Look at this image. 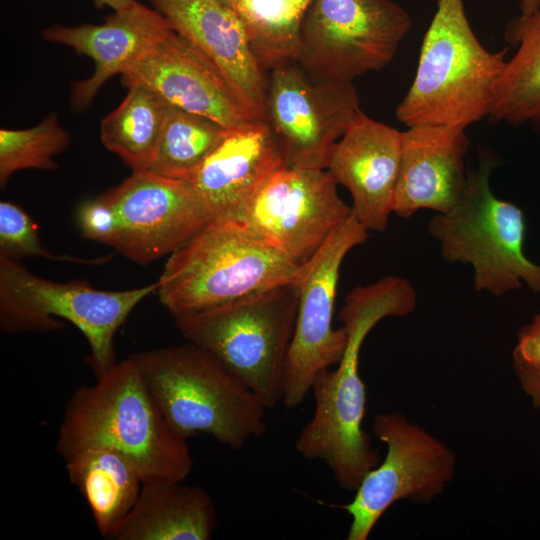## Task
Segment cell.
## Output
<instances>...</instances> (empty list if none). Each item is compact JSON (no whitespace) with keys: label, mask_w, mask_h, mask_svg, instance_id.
I'll use <instances>...</instances> for the list:
<instances>
[{"label":"cell","mask_w":540,"mask_h":540,"mask_svg":"<svg viewBox=\"0 0 540 540\" xmlns=\"http://www.w3.org/2000/svg\"><path fill=\"white\" fill-rule=\"evenodd\" d=\"M65 463L69 480L85 498L99 533L109 539L139 497L140 474L126 457L107 448L85 449Z\"/></svg>","instance_id":"7402d4cb"},{"label":"cell","mask_w":540,"mask_h":540,"mask_svg":"<svg viewBox=\"0 0 540 540\" xmlns=\"http://www.w3.org/2000/svg\"><path fill=\"white\" fill-rule=\"evenodd\" d=\"M359 110L352 83L315 78L296 60L271 70L266 117L287 167L327 169Z\"/></svg>","instance_id":"8fae6325"},{"label":"cell","mask_w":540,"mask_h":540,"mask_svg":"<svg viewBox=\"0 0 540 540\" xmlns=\"http://www.w3.org/2000/svg\"><path fill=\"white\" fill-rule=\"evenodd\" d=\"M216 526L214 502L202 487L182 482H147L109 539L209 540Z\"/></svg>","instance_id":"44dd1931"},{"label":"cell","mask_w":540,"mask_h":540,"mask_svg":"<svg viewBox=\"0 0 540 540\" xmlns=\"http://www.w3.org/2000/svg\"><path fill=\"white\" fill-rule=\"evenodd\" d=\"M468 145L461 126L416 125L402 132L393 213L409 218L420 209L451 210L467 187Z\"/></svg>","instance_id":"d6986e66"},{"label":"cell","mask_w":540,"mask_h":540,"mask_svg":"<svg viewBox=\"0 0 540 540\" xmlns=\"http://www.w3.org/2000/svg\"><path fill=\"white\" fill-rule=\"evenodd\" d=\"M494 167L491 157L480 159L468 174L461 200L448 212L436 213L428 231L445 261L473 268L477 292L499 297L525 284L540 294V265L524 252V213L493 194L489 178Z\"/></svg>","instance_id":"52a82bcc"},{"label":"cell","mask_w":540,"mask_h":540,"mask_svg":"<svg viewBox=\"0 0 540 540\" xmlns=\"http://www.w3.org/2000/svg\"><path fill=\"white\" fill-rule=\"evenodd\" d=\"M519 386L529 398L532 406L540 410V371L515 372Z\"/></svg>","instance_id":"4dcf8cb0"},{"label":"cell","mask_w":540,"mask_h":540,"mask_svg":"<svg viewBox=\"0 0 540 540\" xmlns=\"http://www.w3.org/2000/svg\"><path fill=\"white\" fill-rule=\"evenodd\" d=\"M416 304L412 283L390 275L354 287L340 310L346 346L337 367L322 370L312 384L314 413L299 432L295 449L306 460L325 462L345 491L354 492L381 461L369 434L362 428L367 402L366 386L359 372L363 342L382 319L407 316Z\"/></svg>","instance_id":"6da1fadb"},{"label":"cell","mask_w":540,"mask_h":540,"mask_svg":"<svg viewBox=\"0 0 540 540\" xmlns=\"http://www.w3.org/2000/svg\"><path fill=\"white\" fill-rule=\"evenodd\" d=\"M305 266L294 264L238 223L213 219L168 256L156 293L177 317L298 284Z\"/></svg>","instance_id":"5b68a950"},{"label":"cell","mask_w":540,"mask_h":540,"mask_svg":"<svg viewBox=\"0 0 540 540\" xmlns=\"http://www.w3.org/2000/svg\"><path fill=\"white\" fill-rule=\"evenodd\" d=\"M0 256L17 261L32 256L88 265L106 263L111 257L86 259L50 252L41 243L38 227L30 215L21 206L6 200L0 202Z\"/></svg>","instance_id":"83f0119b"},{"label":"cell","mask_w":540,"mask_h":540,"mask_svg":"<svg viewBox=\"0 0 540 540\" xmlns=\"http://www.w3.org/2000/svg\"><path fill=\"white\" fill-rule=\"evenodd\" d=\"M121 75L126 86L143 85L169 104L227 129L259 121L219 68L174 30Z\"/></svg>","instance_id":"9a60e30c"},{"label":"cell","mask_w":540,"mask_h":540,"mask_svg":"<svg viewBox=\"0 0 540 540\" xmlns=\"http://www.w3.org/2000/svg\"><path fill=\"white\" fill-rule=\"evenodd\" d=\"M285 165L267 122L230 129L188 182L213 219L237 223L268 180Z\"/></svg>","instance_id":"ac0fdd59"},{"label":"cell","mask_w":540,"mask_h":540,"mask_svg":"<svg viewBox=\"0 0 540 540\" xmlns=\"http://www.w3.org/2000/svg\"><path fill=\"white\" fill-rule=\"evenodd\" d=\"M293 20L301 26L303 18L313 0H286Z\"/></svg>","instance_id":"1f68e13d"},{"label":"cell","mask_w":540,"mask_h":540,"mask_svg":"<svg viewBox=\"0 0 540 540\" xmlns=\"http://www.w3.org/2000/svg\"><path fill=\"white\" fill-rule=\"evenodd\" d=\"M168 424L181 437L211 436L241 449L266 432V407L239 379L192 343L130 355Z\"/></svg>","instance_id":"277c9868"},{"label":"cell","mask_w":540,"mask_h":540,"mask_svg":"<svg viewBox=\"0 0 540 540\" xmlns=\"http://www.w3.org/2000/svg\"><path fill=\"white\" fill-rule=\"evenodd\" d=\"M327 169L284 166L237 222L250 235L304 267L352 213Z\"/></svg>","instance_id":"4fadbf2b"},{"label":"cell","mask_w":540,"mask_h":540,"mask_svg":"<svg viewBox=\"0 0 540 540\" xmlns=\"http://www.w3.org/2000/svg\"><path fill=\"white\" fill-rule=\"evenodd\" d=\"M105 194L118 222L113 248L140 265L168 257L213 220L188 182L149 171L132 172Z\"/></svg>","instance_id":"5bb4252c"},{"label":"cell","mask_w":540,"mask_h":540,"mask_svg":"<svg viewBox=\"0 0 540 540\" xmlns=\"http://www.w3.org/2000/svg\"><path fill=\"white\" fill-rule=\"evenodd\" d=\"M539 460H540V454H539Z\"/></svg>","instance_id":"d590c367"},{"label":"cell","mask_w":540,"mask_h":540,"mask_svg":"<svg viewBox=\"0 0 540 540\" xmlns=\"http://www.w3.org/2000/svg\"><path fill=\"white\" fill-rule=\"evenodd\" d=\"M512 363L514 372L540 371V309L519 329Z\"/></svg>","instance_id":"f546056e"},{"label":"cell","mask_w":540,"mask_h":540,"mask_svg":"<svg viewBox=\"0 0 540 540\" xmlns=\"http://www.w3.org/2000/svg\"><path fill=\"white\" fill-rule=\"evenodd\" d=\"M135 0H94L98 8L109 7L113 11H119L129 7Z\"/></svg>","instance_id":"d6a6232c"},{"label":"cell","mask_w":540,"mask_h":540,"mask_svg":"<svg viewBox=\"0 0 540 540\" xmlns=\"http://www.w3.org/2000/svg\"><path fill=\"white\" fill-rule=\"evenodd\" d=\"M166 18L138 1L114 11L101 24L53 25L43 30L50 42L73 48L95 63L93 74L73 85L71 101L76 111L85 110L99 89L171 31Z\"/></svg>","instance_id":"ffe728a7"},{"label":"cell","mask_w":540,"mask_h":540,"mask_svg":"<svg viewBox=\"0 0 540 540\" xmlns=\"http://www.w3.org/2000/svg\"><path fill=\"white\" fill-rule=\"evenodd\" d=\"M220 1L228 5L229 7L233 8L234 10H236V5H237L238 0H220Z\"/></svg>","instance_id":"e575fe53"},{"label":"cell","mask_w":540,"mask_h":540,"mask_svg":"<svg viewBox=\"0 0 540 540\" xmlns=\"http://www.w3.org/2000/svg\"><path fill=\"white\" fill-rule=\"evenodd\" d=\"M70 143V134L51 113L27 129L0 130V185L3 189L10 176L19 170H52L54 157Z\"/></svg>","instance_id":"4316f807"},{"label":"cell","mask_w":540,"mask_h":540,"mask_svg":"<svg viewBox=\"0 0 540 540\" xmlns=\"http://www.w3.org/2000/svg\"><path fill=\"white\" fill-rule=\"evenodd\" d=\"M172 29L224 74L255 118L267 122V80L233 8L220 0H149Z\"/></svg>","instance_id":"e0dca14e"},{"label":"cell","mask_w":540,"mask_h":540,"mask_svg":"<svg viewBox=\"0 0 540 540\" xmlns=\"http://www.w3.org/2000/svg\"><path fill=\"white\" fill-rule=\"evenodd\" d=\"M299 284V283H298ZM282 284L235 301L174 317L184 339L204 350L265 405L282 401L299 287Z\"/></svg>","instance_id":"8992f818"},{"label":"cell","mask_w":540,"mask_h":540,"mask_svg":"<svg viewBox=\"0 0 540 540\" xmlns=\"http://www.w3.org/2000/svg\"><path fill=\"white\" fill-rule=\"evenodd\" d=\"M236 12L263 70L296 59L300 25L286 0H238Z\"/></svg>","instance_id":"484cf974"},{"label":"cell","mask_w":540,"mask_h":540,"mask_svg":"<svg viewBox=\"0 0 540 540\" xmlns=\"http://www.w3.org/2000/svg\"><path fill=\"white\" fill-rule=\"evenodd\" d=\"M402 132L361 110L336 143L327 170L351 194V211L368 230L383 232L393 213Z\"/></svg>","instance_id":"2e32d148"},{"label":"cell","mask_w":540,"mask_h":540,"mask_svg":"<svg viewBox=\"0 0 540 540\" xmlns=\"http://www.w3.org/2000/svg\"><path fill=\"white\" fill-rule=\"evenodd\" d=\"M410 27L409 13L390 0H313L295 60L315 78L352 83L387 66Z\"/></svg>","instance_id":"9c48e42d"},{"label":"cell","mask_w":540,"mask_h":540,"mask_svg":"<svg viewBox=\"0 0 540 540\" xmlns=\"http://www.w3.org/2000/svg\"><path fill=\"white\" fill-rule=\"evenodd\" d=\"M127 87L123 101L101 120V142L132 172L148 171L157 154L170 104L143 85Z\"/></svg>","instance_id":"cb8c5ba5"},{"label":"cell","mask_w":540,"mask_h":540,"mask_svg":"<svg viewBox=\"0 0 540 540\" xmlns=\"http://www.w3.org/2000/svg\"><path fill=\"white\" fill-rule=\"evenodd\" d=\"M157 281L121 291L99 290L85 280L56 282L0 256V328L8 334L60 330L64 319L85 336L96 378L115 364L114 337L133 309L157 291Z\"/></svg>","instance_id":"ba28073f"},{"label":"cell","mask_w":540,"mask_h":540,"mask_svg":"<svg viewBox=\"0 0 540 540\" xmlns=\"http://www.w3.org/2000/svg\"><path fill=\"white\" fill-rule=\"evenodd\" d=\"M372 431L385 444L386 454L364 476L352 500L338 506L351 519L348 540H367L397 501L431 503L456 474L453 449L401 412L377 414Z\"/></svg>","instance_id":"30bf717a"},{"label":"cell","mask_w":540,"mask_h":540,"mask_svg":"<svg viewBox=\"0 0 540 540\" xmlns=\"http://www.w3.org/2000/svg\"><path fill=\"white\" fill-rule=\"evenodd\" d=\"M368 238V230L351 215L329 235L306 264L298 284L295 329L288 351L281 403L294 409L311 392L316 376L337 364L344 352V328L333 327L339 272L346 255Z\"/></svg>","instance_id":"7c38bea8"},{"label":"cell","mask_w":540,"mask_h":540,"mask_svg":"<svg viewBox=\"0 0 540 540\" xmlns=\"http://www.w3.org/2000/svg\"><path fill=\"white\" fill-rule=\"evenodd\" d=\"M504 39L517 51L498 78L489 116L508 124L540 126V9L510 20Z\"/></svg>","instance_id":"603a6c76"},{"label":"cell","mask_w":540,"mask_h":540,"mask_svg":"<svg viewBox=\"0 0 540 540\" xmlns=\"http://www.w3.org/2000/svg\"><path fill=\"white\" fill-rule=\"evenodd\" d=\"M76 220L85 238L113 247L117 236L118 222L115 211L105 193L83 201L77 209Z\"/></svg>","instance_id":"f1b7e54d"},{"label":"cell","mask_w":540,"mask_h":540,"mask_svg":"<svg viewBox=\"0 0 540 540\" xmlns=\"http://www.w3.org/2000/svg\"><path fill=\"white\" fill-rule=\"evenodd\" d=\"M507 48L491 52L477 39L463 0H437L414 80L396 109L407 127L468 126L490 115Z\"/></svg>","instance_id":"3957f363"},{"label":"cell","mask_w":540,"mask_h":540,"mask_svg":"<svg viewBox=\"0 0 540 540\" xmlns=\"http://www.w3.org/2000/svg\"><path fill=\"white\" fill-rule=\"evenodd\" d=\"M519 8L523 15L532 14L540 9V0H520Z\"/></svg>","instance_id":"836d02e7"},{"label":"cell","mask_w":540,"mask_h":540,"mask_svg":"<svg viewBox=\"0 0 540 540\" xmlns=\"http://www.w3.org/2000/svg\"><path fill=\"white\" fill-rule=\"evenodd\" d=\"M119 452L142 482H183L193 459L187 439L168 424L129 356L78 387L59 425L56 450L65 461L89 448Z\"/></svg>","instance_id":"7a4b0ae2"},{"label":"cell","mask_w":540,"mask_h":540,"mask_svg":"<svg viewBox=\"0 0 540 540\" xmlns=\"http://www.w3.org/2000/svg\"><path fill=\"white\" fill-rule=\"evenodd\" d=\"M230 129L218 122L169 105L158 150L149 172L188 181Z\"/></svg>","instance_id":"d4e9b609"}]
</instances>
